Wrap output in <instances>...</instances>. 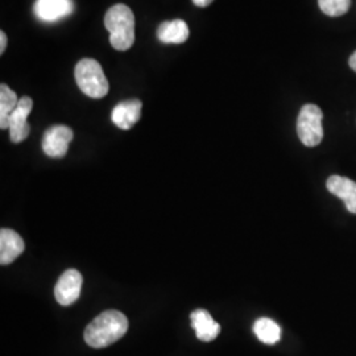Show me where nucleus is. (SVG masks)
I'll return each mask as SVG.
<instances>
[{
  "label": "nucleus",
  "instance_id": "obj_17",
  "mask_svg": "<svg viewBox=\"0 0 356 356\" xmlns=\"http://www.w3.org/2000/svg\"><path fill=\"white\" fill-rule=\"evenodd\" d=\"M344 204H346V209H347L351 214H356V194H354L353 197H350L348 200H346Z\"/></svg>",
  "mask_w": 356,
  "mask_h": 356
},
{
  "label": "nucleus",
  "instance_id": "obj_16",
  "mask_svg": "<svg viewBox=\"0 0 356 356\" xmlns=\"http://www.w3.org/2000/svg\"><path fill=\"white\" fill-rule=\"evenodd\" d=\"M319 8L321 11L331 16V17H338L347 13L351 0H318Z\"/></svg>",
  "mask_w": 356,
  "mask_h": 356
},
{
  "label": "nucleus",
  "instance_id": "obj_5",
  "mask_svg": "<svg viewBox=\"0 0 356 356\" xmlns=\"http://www.w3.org/2000/svg\"><path fill=\"white\" fill-rule=\"evenodd\" d=\"M73 131L66 126H53L48 128L42 138V151L51 159H63L73 140Z\"/></svg>",
  "mask_w": 356,
  "mask_h": 356
},
{
  "label": "nucleus",
  "instance_id": "obj_20",
  "mask_svg": "<svg viewBox=\"0 0 356 356\" xmlns=\"http://www.w3.org/2000/svg\"><path fill=\"white\" fill-rule=\"evenodd\" d=\"M348 65H350V67L356 73V51L351 54V57H350V60H348Z\"/></svg>",
  "mask_w": 356,
  "mask_h": 356
},
{
  "label": "nucleus",
  "instance_id": "obj_6",
  "mask_svg": "<svg viewBox=\"0 0 356 356\" xmlns=\"http://www.w3.org/2000/svg\"><path fill=\"white\" fill-rule=\"evenodd\" d=\"M82 275L76 269H67L61 275L54 288V296L60 305L70 306L79 298Z\"/></svg>",
  "mask_w": 356,
  "mask_h": 356
},
{
  "label": "nucleus",
  "instance_id": "obj_2",
  "mask_svg": "<svg viewBox=\"0 0 356 356\" xmlns=\"http://www.w3.org/2000/svg\"><path fill=\"white\" fill-rule=\"evenodd\" d=\"M104 26L110 32V44L119 51H126L135 42V16L126 4L113 6L104 15Z\"/></svg>",
  "mask_w": 356,
  "mask_h": 356
},
{
  "label": "nucleus",
  "instance_id": "obj_13",
  "mask_svg": "<svg viewBox=\"0 0 356 356\" xmlns=\"http://www.w3.org/2000/svg\"><path fill=\"white\" fill-rule=\"evenodd\" d=\"M17 95L6 83L0 85V128H8V122L17 107Z\"/></svg>",
  "mask_w": 356,
  "mask_h": 356
},
{
  "label": "nucleus",
  "instance_id": "obj_9",
  "mask_svg": "<svg viewBox=\"0 0 356 356\" xmlns=\"http://www.w3.org/2000/svg\"><path fill=\"white\" fill-rule=\"evenodd\" d=\"M26 244L22 236L10 229L0 231V264L8 266L24 252Z\"/></svg>",
  "mask_w": 356,
  "mask_h": 356
},
{
  "label": "nucleus",
  "instance_id": "obj_7",
  "mask_svg": "<svg viewBox=\"0 0 356 356\" xmlns=\"http://www.w3.org/2000/svg\"><path fill=\"white\" fill-rule=\"evenodd\" d=\"M33 108V101L29 97H23L19 99L17 107L13 111L10 122H8V131H10V139L13 143H22L29 136L31 127L26 122L28 116Z\"/></svg>",
  "mask_w": 356,
  "mask_h": 356
},
{
  "label": "nucleus",
  "instance_id": "obj_8",
  "mask_svg": "<svg viewBox=\"0 0 356 356\" xmlns=\"http://www.w3.org/2000/svg\"><path fill=\"white\" fill-rule=\"evenodd\" d=\"M38 20L44 23H54L74 13L73 0H36L33 7Z\"/></svg>",
  "mask_w": 356,
  "mask_h": 356
},
{
  "label": "nucleus",
  "instance_id": "obj_12",
  "mask_svg": "<svg viewBox=\"0 0 356 356\" xmlns=\"http://www.w3.org/2000/svg\"><path fill=\"white\" fill-rule=\"evenodd\" d=\"M157 38L164 44H182L189 38V26L181 19L164 22L157 28Z\"/></svg>",
  "mask_w": 356,
  "mask_h": 356
},
{
  "label": "nucleus",
  "instance_id": "obj_1",
  "mask_svg": "<svg viewBox=\"0 0 356 356\" xmlns=\"http://www.w3.org/2000/svg\"><path fill=\"white\" fill-rule=\"evenodd\" d=\"M128 330V319L122 312L106 310L85 330V342L92 348H104L119 341Z\"/></svg>",
  "mask_w": 356,
  "mask_h": 356
},
{
  "label": "nucleus",
  "instance_id": "obj_15",
  "mask_svg": "<svg viewBox=\"0 0 356 356\" xmlns=\"http://www.w3.org/2000/svg\"><path fill=\"white\" fill-rule=\"evenodd\" d=\"M326 188L332 195L341 198L342 201L348 200L356 194V182L350 178L342 176H331L326 182Z\"/></svg>",
  "mask_w": 356,
  "mask_h": 356
},
{
  "label": "nucleus",
  "instance_id": "obj_19",
  "mask_svg": "<svg viewBox=\"0 0 356 356\" xmlns=\"http://www.w3.org/2000/svg\"><path fill=\"white\" fill-rule=\"evenodd\" d=\"M213 1H214V0H193V3H194L197 7H200V8H204V7L210 6Z\"/></svg>",
  "mask_w": 356,
  "mask_h": 356
},
{
  "label": "nucleus",
  "instance_id": "obj_14",
  "mask_svg": "<svg viewBox=\"0 0 356 356\" xmlns=\"http://www.w3.org/2000/svg\"><path fill=\"white\" fill-rule=\"evenodd\" d=\"M254 335L260 342L266 344H275L280 341V326L270 318H259L254 323Z\"/></svg>",
  "mask_w": 356,
  "mask_h": 356
},
{
  "label": "nucleus",
  "instance_id": "obj_4",
  "mask_svg": "<svg viewBox=\"0 0 356 356\" xmlns=\"http://www.w3.org/2000/svg\"><path fill=\"white\" fill-rule=\"evenodd\" d=\"M323 113L316 104H305L297 118L298 139L305 147H317L323 139Z\"/></svg>",
  "mask_w": 356,
  "mask_h": 356
},
{
  "label": "nucleus",
  "instance_id": "obj_11",
  "mask_svg": "<svg viewBox=\"0 0 356 356\" xmlns=\"http://www.w3.org/2000/svg\"><path fill=\"white\" fill-rule=\"evenodd\" d=\"M191 326L195 335L202 342H211L220 332V325L204 309H197L191 314Z\"/></svg>",
  "mask_w": 356,
  "mask_h": 356
},
{
  "label": "nucleus",
  "instance_id": "obj_10",
  "mask_svg": "<svg viewBox=\"0 0 356 356\" xmlns=\"http://www.w3.org/2000/svg\"><path fill=\"white\" fill-rule=\"evenodd\" d=\"M141 107L143 104L139 99L118 103L111 113V120L116 127L129 129L140 120Z\"/></svg>",
  "mask_w": 356,
  "mask_h": 356
},
{
  "label": "nucleus",
  "instance_id": "obj_3",
  "mask_svg": "<svg viewBox=\"0 0 356 356\" xmlns=\"http://www.w3.org/2000/svg\"><path fill=\"white\" fill-rule=\"evenodd\" d=\"M76 81L81 91L90 98L99 99L108 92V81L102 66L92 58H83L76 66Z\"/></svg>",
  "mask_w": 356,
  "mask_h": 356
},
{
  "label": "nucleus",
  "instance_id": "obj_18",
  "mask_svg": "<svg viewBox=\"0 0 356 356\" xmlns=\"http://www.w3.org/2000/svg\"><path fill=\"white\" fill-rule=\"evenodd\" d=\"M6 47H7V36H6V33L1 31V32H0V54L4 53Z\"/></svg>",
  "mask_w": 356,
  "mask_h": 356
}]
</instances>
